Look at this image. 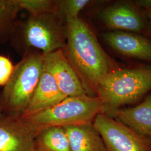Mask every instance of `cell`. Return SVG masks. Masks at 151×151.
<instances>
[{"mask_svg": "<svg viewBox=\"0 0 151 151\" xmlns=\"http://www.w3.org/2000/svg\"><path fill=\"white\" fill-rule=\"evenodd\" d=\"M66 43L63 49L88 95L95 94L99 84L118 67L104 51L94 32L80 17L65 22Z\"/></svg>", "mask_w": 151, "mask_h": 151, "instance_id": "cell-1", "label": "cell"}, {"mask_svg": "<svg viewBox=\"0 0 151 151\" xmlns=\"http://www.w3.org/2000/svg\"><path fill=\"white\" fill-rule=\"evenodd\" d=\"M151 91V66L118 68L97 86L95 94L103 106V113L113 118L125 105L140 101Z\"/></svg>", "mask_w": 151, "mask_h": 151, "instance_id": "cell-2", "label": "cell"}, {"mask_svg": "<svg viewBox=\"0 0 151 151\" xmlns=\"http://www.w3.org/2000/svg\"><path fill=\"white\" fill-rule=\"evenodd\" d=\"M43 69V54L29 51L16 65L0 96V106L9 115L19 116L29 103Z\"/></svg>", "mask_w": 151, "mask_h": 151, "instance_id": "cell-3", "label": "cell"}, {"mask_svg": "<svg viewBox=\"0 0 151 151\" xmlns=\"http://www.w3.org/2000/svg\"><path fill=\"white\" fill-rule=\"evenodd\" d=\"M64 22L57 12L30 15L25 22L17 23L11 40L26 53L39 49L45 54L63 49L66 43Z\"/></svg>", "mask_w": 151, "mask_h": 151, "instance_id": "cell-4", "label": "cell"}, {"mask_svg": "<svg viewBox=\"0 0 151 151\" xmlns=\"http://www.w3.org/2000/svg\"><path fill=\"white\" fill-rule=\"evenodd\" d=\"M103 106L97 96L90 95L68 96L55 105L38 113L20 117L41 130L50 127L92 124Z\"/></svg>", "mask_w": 151, "mask_h": 151, "instance_id": "cell-5", "label": "cell"}, {"mask_svg": "<svg viewBox=\"0 0 151 151\" xmlns=\"http://www.w3.org/2000/svg\"><path fill=\"white\" fill-rule=\"evenodd\" d=\"M93 125L101 135L108 151H151V139L103 113Z\"/></svg>", "mask_w": 151, "mask_h": 151, "instance_id": "cell-6", "label": "cell"}, {"mask_svg": "<svg viewBox=\"0 0 151 151\" xmlns=\"http://www.w3.org/2000/svg\"><path fill=\"white\" fill-rule=\"evenodd\" d=\"M41 130L19 116L0 117V151H37L36 137Z\"/></svg>", "mask_w": 151, "mask_h": 151, "instance_id": "cell-7", "label": "cell"}, {"mask_svg": "<svg viewBox=\"0 0 151 151\" xmlns=\"http://www.w3.org/2000/svg\"><path fill=\"white\" fill-rule=\"evenodd\" d=\"M43 65L66 97L88 95L79 76L65 57L63 49L43 54Z\"/></svg>", "mask_w": 151, "mask_h": 151, "instance_id": "cell-8", "label": "cell"}, {"mask_svg": "<svg viewBox=\"0 0 151 151\" xmlns=\"http://www.w3.org/2000/svg\"><path fill=\"white\" fill-rule=\"evenodd\" d=\"M103 37L110 48L118 53L151 62V42L145 37L122 31L105 32Z\"/></svg>", "mask_w": 151, "mask_h": 151, "instance_id": "cell-9", "label": "cell"}, {"mask_svg": "<svg viewBox=\"0 0 151 151\" xmlns=\"http://www.w3.org/2000/svg\"><path fill=\"white\" fill-rule=\"evenodd\" d=\"M66 97L60 91L54 78L43 65L40 80L25 110L19 116L26 117L51 108Z\"/></svg>", "mask_w": 151, "mask_h": 151, "instance_id": "cell-10", "label": "cell"}, {"mask_svg": "<svg viewBox=\"0 0 151 151\" xmlns=\"http://www.w3.org/2000/svg\"><path fill=\"white\" fill-rule=\"evenodd\" d=\"M99 17L108 28L114 31L138 32L145 27V22L139 13L127 4L110 6L100 12Z\"/></svg>", "mask_w": 151, "mask_h": 151, "instance_id": "cell-11", "label": "cell"}, {"mask_svg": "<svg viewBox=\"0 0 151 151\" xmlns=\"http://www.w3.org/2000/svg\"><path fill=\"white\" fill-rule=\"evenodd\" d=\"M113 119L151 139V92L137 106L119 109Z\"/></svg>", "mask_w": 151, "mask_h": 151, "instance_id": "cell-12", "label": "cell"}, {"mask_svg": "<svg viewBox=\"0 0 151 151\" xmlns=\"http://www.w3.org/2000/svg\"><path fill=\"white\" fill-rule=\"evenodd\" d=\"M71 151H108L103 139L92 124L65 127Z\"/></svg>", "mask_w": 151, "mask_h": 151, "instance_id": "cell-13", "label": "cell"}, {"mask_svg": "<svg viewBox=\"0 0 151 151\" xmlns=\"http://www.w3.org/2000/svg\"><path fill=\"white\" fill-rule=\"evenodd\" d=\"M37 151H71L65 128L50 127L41 130L36 137Z\"/></svg>", "mask_w": 151, "mask_h": 151, "instance_id": "cell-14", "label": "cell"}, {"mask_svg": "<svg viewBox=\"0 0 151 151\" xmlns=\"http://www.w3.org/2000/svg\"><path fill=\"white\" fill-rule=\"evenodd\" d=\"M20 10L14 0H0V44L11 40Z\"/></svg>", "mask_w": 151, "mask_h": 151, "instance_id": "cell-15", "label": "cell"}, {"mask_svg": "<svg viewBox=\"0 0 151 151\" xmlns=\"http://www.w3.org/2000/svg\"><path fill=\"white\" fill-rule=\"evenodd\" d=\"M89 0H55L57 12L63 22L78 18V14L89 3Z\"/></svg>", "mask_w": 151, "mask_h": 151, "instance_id": "cell-16", "label": "cell"}, {"mask_svg": "<svg viewBox=\"0 0 151 151\" xmlns=\"http://www.w3.org/2000/svg\"><path fill=\"white\" fill-rule=\"evenodd\" d=\"M20 10H25L31 15L57 12L55 0H14Z\"/></svg>", "mask_w": 151, "mask_h": 151, "instance_id": "cell-17", "label": "cell"}, {"mask_svg": "<svg viewBox=\"0 0 151 151\" xmlns=\"http://www.w3.org/2000/svg\"><path fill=\"white\" fill-rule=\"evenodd\" d=\"M15 67L7 57L0 55V86H5L10 80Z\"/></svg>", "mask_w": 151, "mask_h": 151, "instance_id": "cell-18", "label": "cell"}, {"mask_svg": "<svg viewBox=\"0 0 151 151\" xmlns=\"http://www.w3.org/2000/svg\"><path fill=\"white\" fill-rule=\"evenodd\" d=\"M136 4L137 5L145 7L147 9L151 8V0H139L135 1Z\"/></svg>", "mask_w": 151, "mask_h": 151, "instance_id": "cell-19", "label": "cell"}, {"mask_svg": "<svg viewBox=\"0 0 151 151\" xmlns=\"http://www.w3.org/2000/svg\"><path fill=\"white\" fill-rule=\"evenodd\" d=\"M148 16L149 18H150L151 25V8L148 9Z\"/></svg>", "mask_w": 151, "mask_h": 151, "instance_id": "cell-20", "label": "cell"}, {"mask_svg": "<svg viewBox=\"0 0 151 151\" xmlns=\"http://www.w3.org/2000/svg\"><path fill=\"white\" fill-rule=\"evenodd\" d=\"M2 108L0 106V117H1V116H2L4 115H3V114H2Z\"/></svg>", "mask_w": 151, "mask_h": 151, "instance_id": "cell-21", "label": "cell"}]
</instances>
